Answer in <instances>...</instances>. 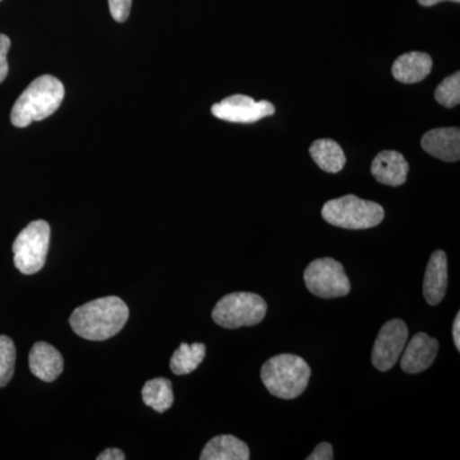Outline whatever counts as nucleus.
<instances>
[{
    "instance_id": "obj_1",
    "label": "nucleus",
    "mask_w": 460,
    "mask_h": 460,
    "mask_svg": "<svg viewBox=\"0 0 460 460\" xmlns=\"http://www.w3.org/2000/svg\"><path fill=\"white\" fill-rule=\"evenodd\" d=\"M128 305L119 296L95 299L75 308L69 323L78 337L102 341L113 338L128 321Z\"/></svg>"
},
{
    "instance_id": "obj_2",
    "label": "nucleus",
    "mask_w": 460,
    "mask_h": 460,
    "mask_svg": "<svg viewBox=\"0 0 460 460\" xmlns=\"http://www.w3.org/2000/svg\"><path fill=\"white\" fill-rule=\"evenodd\" d=\"M65 93V86L53 75L36 78L14 102L11 111L12 124L25 128L32 122L50 117L62 104Z\"/></svg>"
},
{
    "instance_id": "obj_3",
    "label": "nucleus",
    "mask_w": 460,
    "mask_h": 460,
    "mask_svg": "<svg viewBox=\"0 0 460 460\" xmlns=\"http://www.w3.org/2000/svg\"><path fill=\"white\" fill-rule=\"evenodd\" d=\"M310 377V366L295 354L272 357L261 368L263 385L271 395L286 401L304 394Z\"/></svg>"
},
{
    "instance_id": "obj_4",
    "label": "nucleus",
    "mask_w": 460,
    "mask_h": 460,
    "mask_svg": "<svg viewBox=\"0 0 460 460\" xmlns=\"http://www.w3.org/2000/svg\"><path fill=\"white\" fill-rule=\"evenodd\" d=\"M323 219L332 226L344 229H370L385 217L383 206L354 195L330 199L321 210Z\"/></svg>"
},
{
    "instance_id": "obj_5",
    "label": "nucleus",
    "mask_w": 460,
    "mask_h": 460,
    "mask_svg": "<svg viewBox=\"0 0 460 460\" xmlns=\"http://www.w3.org/2000/svg\"><path fill=\"white\" fill-rule=\"evenodd\" d=\"M268 311L265 299L255 293L235 292L223 296L213 311V320L226 329L255 326Z\"/></svg>"
},
{
    "instance_id": "obj_6",
    "label": "nucleus",
    "mask_w": 460,
    "mask_h": 460,
    "mask_svg": "<svg viewBox=\"0 0 460 460\" xmlns=\"http://www.w3.org/2000/svg\"><path fill=\"white\" fill-rule=\"evenodd\" d=\"M50 243V226L44 220L30 223L13 243L14 265L25 275L44 268Z\"/></svg>"
},
{
    "instance_id": "obj_7",
    "label": "nucleus",
    "mask_w": 460,
    "mask_h": 460,
    "mask_svg": "<svg viewBox=\"0 0 460 460\" xmlns=\"http://www.w3.org/2000/svg\"><path fill=\"white\" fill-rule=\"evenodd\" d=\"M305 283L314 296L323 299L339 298L350 292V281L343 265L329 257L314 260L307 266Z\"/></svg>"
},
{
    "instance_id": "obj_8",
    "label": "nucleus",
    "mask_w": 460,
    "mask_h": 460,
    "mask_svg": "<svg viewBox=\"0 0 460 460\" xmlns=\"http://www.w3.org/2000/svg\"><path fill=\"white\" fill-rule=\"evenodd\" d=\"M408 341V328L404 321L394 319L387 321L378 332L374 349L372 363L378 371L386 372L394 367L401 358Z\"/></svg>"
},
{
    "instance_id": "obj_9",
    "label": "nucleus",
    "mask_w": 460,
    "mask_h": 460,
    "mask_svg": "<svg viewBox=\"0 0 460 460\" xmlns=\"http://www.w3.org/2000/svg\"><path fill=\"white\" fill-rule=\"evenodd\" d=\"M211 113L217 119L232 123H255L275 113L270 102H255L246 95H233L214 104Z\"/></svg>"
},
{
    "instance_id": "obj_10",
    "label": "nucleus",
    "mask_w": 460,
    "mask_h": 460,
    "mask_svg": "<svg viewBox=\"0 0 460 460\" xmlns=\"http://www.w3.org/2000/svg\"><path fill=\"white\" fill-rule=\"evenodd\" d=\"M438 352L436 339L429 337L426 332H419L405 344L402 353L401 367L407 374H420L428 370L434 363Z\"/></svg>"
},
{
    "instance_id": "obj_11",
    "label": "nucleus",
    "mask_w": 460,
    "mask_h": 460,
    "mask_svg": "<svg viewBox=\"0 0 460 460\" xmlns=\"http://www.w3.org/2000/svg\"><path fill=\"white\" fill-rule=\"evenodd\" d=\"M420 146L431 156L443 162L454 163L460 159V129L435 128L426 133L420 141Z\"/></svg>"
},
{
    "instance_id": "obj_12",
    "label": "nucleus",
    "mask_w": 460,
    "mask_h": 460,
    "mask_svg": "<svg viewBox=\"0 0 460 460\" xmlns=\"http://www.w3.org/2000/svg\"><path fill=\"white\" fill-rule=\"evenodd\" d=\"M30 370L44 383H53L65 368L62 354L53 345L39 341L29 356Z\"/></svg>"
},
{
    "instance_id": "obj_13",
    "label": "nucleus",
    "mask_w": 460,
    "mask_h": 460,
    "mask_svg": "<svg viewBox=\"0 0 460 460\" xmlns=\"http://www.w3.org/2000/svg\"><path fill=\"white\" fill-rule=\"evenodd\" d=\"M410 164L398 151H381L371 165L375 180L390 187H399L407 181Z\"/></svg>"
},
{
    "instance_id": "obj_14",
    "label": "nucleus",
    "mask_w": 460,
    "mask_h": 460,
    "mask_svg": "<svg viewBox=\"0 0 460 460\" xmlns=\"http://www.w3.org/2000/svg\"><path fill=\"white\" fill-rule=\"evenodd\" d=\"M447 288V259L444 251L438 250L429 257L425 279L423 296L429 305H436L443 301Z\"/></svg>"
},
{
    "instance_id": "obj_15",
    "label": "nucleus",
    "mask_w": 460,
    "mask_h": 460,
    "mask_svg": "<svg viewBox=\"0 0 460 460\" xmlns=\"http://www.w3.org/2000/svg\"><path fill=\"white\" fill-rule=\"evenodd\" d=\"M432 69V58L420 51L402 54L393 65V75L402 84H417L425 80Z\"/></svg>"
},
{
    "instance_id": "obj_16",
    "label": "nucleus",
    "mask_w": 460,
    "mask_h": 460,
    "mask_svg": "<svg viewBox=\"0 0 460 460\" xmlns=\"http://www.w3.org/2000/svg\"><path fill=\"white\" fill-rule=\"evenodd\" d=\"M201 460H248L250 449L235 436L220 435L211 438L202 450Z\"/></svg>"
},
{
    "instance_id": "obj_17",
    "label": "nucleus",
    "mask_w": 460,
    "mask_h": 460,
    "mask_svg": "<svg viewBox=\"0 0 460 460\" xmlns=\"http://www.w3.org/2000/svg\"><path fill=\"white\" fill-rule=\"evenodd\" d=\"M310 154L314 162L320 169L328 172H339L344 168L345 155L338 142L323 138L314 141L310 147Z\"/></svg>"
},
{
    "instance_id": "obj_18",
    "label": "nucleus",
    "mask_w": 460,
    "mask_h": 460,
    "mask_svg": "<svg viewBox=\"0 0 460 460\" xmlns=\"http://www.w3.org/2000/svg\"><path fill=\"white\" fill-rule=\"evenodd\" d=\"M142 399L147 407L153 408L157 413H164L174 402L171 380L157 377L147 381L142 389Z\"/></svg>"
},
{
    "instance_id": "obj_19",
    "label": "nucleus",
    "mask_w": 460,
    "mask_h": 460,
    "mask_svg": "<svg viewBox=\"0 0 460 460\" xmlns=\"http://www.w3.org/2000/svg\"><path fill=\"white\" fill-rule=\"evenodd\" d=\"M206 347L201 343H181V347L172 353L171 370L175 375H189L199 367L204 361Z\"/></svg>"
},
{
    "instance_id": "obj_20",
    "label": "nucleus",
    "mask_w": 460,
    "mask_h": 460,
    "mask_svg": "<svg viewBox=\"0 0 460 460\" xmlns=\"http://www.w3.org/2000/svg\"><path fill=\"white\" fill-rule=\"evenodd\" d=\"M16 345L7 335H0V387L7 386L14 374Z\"/></svg>"
},
{
    "instance_id": "obj_21",
    "label": "nucleus",
    "mask_w": 460,
    "mask_h": 460,
    "mask_svg": "<svg viewBox=\"0 0 460 460\" xmlns=\"http://www.w3.org/2000/svg\"><path fill=\"white\" fill-rule=\"evenodd\" d=\"M436 102L447 108H454L460 102V74L449 75L435 91Z\"/></svg>"
},
{
    "instance_id": "obj_22",
    "label": "nucleus",
    "mask_w": 460,
    "mask_h": 460,
    "mask_svg": "<svg viewBox=\"0 0 460 460\" xmlns=\"http://www.w3.org/2000/svg\"><path fill=\"white\" fill-rule=\"evenodd\" d=\"M109 9H111V17L117 22H124L129 17L131 12L132 0H108Z\"/></svg>"
},
{
    "instance_id": "obj_23",
    "label": "nucleus",
    "mask_w": 460,
    "mask_h": 460,
    "mask_svg": "<svg viewBox=\"0 0 460 460\" xmlns=\"http://www.w3.org/2000/svg\"><path fill=\"white\" fill-rule=\"evenodd\" d=\"M11 48V39L4 33H0V84L7 78L9 66L7 54Z\"/></svg>"
},
{
    "instance_id": "obj_24",
    "label": "nucleus",
    "mask_w": 460,
    "mask_h": 460,
    "mask_svg": "<svg viewBox=\"0 0 460 460\" xmlns=\"http://www.w3.org/2000/svg\"><path fill=\"white\" fill-rule=\"evenodd\" d=\"M332 459H334V452H332V447L329 443H321L317 445L316 449L307 456V460Z\"/></svg>"
},
{
    "instance_id": "obj_25",
    "label": "nucleus",
    "mask_w": 460,
    "mask_h": 460,
    "mask_svg": "<svg viewBox=\"0 0 460 460\" xmlns=\"http://www.w3.org/2000/svg\"><path fill=\"white\" fill-rule=\"evenodd\" d=\"M98 460H124L126 459V456L120 449H117V447H111V449L105 450L100 454Z\"/></svg>"
},
{
    "instance_id": "obj_26",
    "label": "nucleus",
    "mask_w": 460,
    "mask_h": 460,
    "mask_svg": "<svg viewBox=\"0 0 460 460\" xmlns=\"http://www.w3.org/2000/svg\"><path fill=\"white\" fill-rule=\"evenodd\" d=\"M453 339L456 343V349H460V314H456L453 325Z\"/></svg>"
},
{
    "instance_id": "obj_27",
    "label": "nucleus",
    "mask_w": 460,
    "mask_h": 460,
    "mask_svg": "<svg viewBox=\"0 0 460 460\" xmlns=\"http://www.w3.org/2000/svg\"><path fill=\"white\" fill-rule=\"evenodd\" d=\"M441 2H445V0H419L420 4L423 7H432V5L438 4ZM449 2L459 3L460 0H449Z\"/></svg>"
},
{
    "instance_id": "obj_28",
    "label": "nucleus",
    "mask_w": 460,
    "mask_h": 460,
    "mask_svg": "<svg viewBox=\"0 0 460 460\" xmlns=\"http://www.w3.org/2000/svg\"><path fill=\"white\" fill-rule=\"evenodd\" d=\"M0 2H2V0H0Z\"/></svg>"
}]
</instances>
